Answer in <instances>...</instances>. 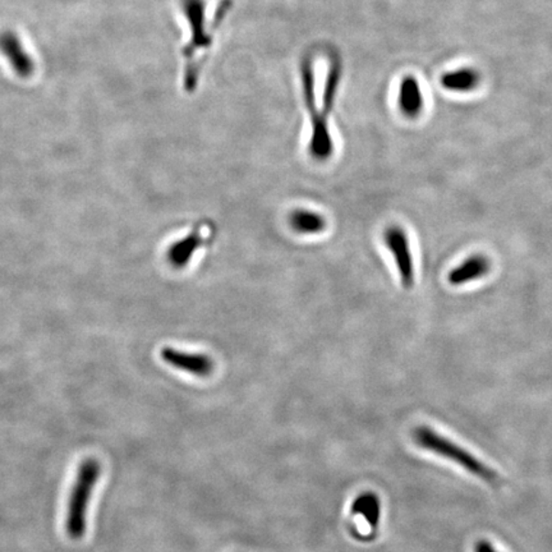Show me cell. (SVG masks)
I'll use <instances>...</instances> for the list:
<instances>
[{"mask_svg": "<svg viewBox=\"0 0 552 552\" xmlns=\"http://www.w3.org/2000/svg\"><path fill=\"white\" fill-rule=\"evenodd\" d=\"M399 107L404 115L419 117L423 108V96L419 82L414 77H406L400 85Z\"/></svg>", "mask_w": 552, "mask_h": 552, "instance_id": "9c48e42d", "label": "cell"}, {"mask_svg": "<svg viewBox=\"0 0 552 552\" xmlns=\"http://www.w3.org/2000/svg\"><path fill=\"white\" fill-rule=\"evenodd\" d=\"M289 221L295 232L300 234H319L326 229V219L323 215L304 208L294 210Z\"/></svg>", "mask_w": 552, "mask_h": 552, "instance_id": "7c38bea8", "label": "cell"}, {"mask_svg": "<svg viewBox=\"0 0 552 552\" xmlns=\"http://www.w3.org/2000/svg\"><path fill=\"white\" fill-rule=\"evenodd\" d=\"M102 473L101 461L95 455H85L73 470L62 512V528L69 541H83L89 534L92 502L101 486Z\"/></svg>", "mask_w": 552, "mask_h": 552, "instance_id": "6da1fadb", "label": "cell"}, {"mask_svg": "<svg viewBox=\"0 0 552 552\" xmlns=\"http://www.w3.org/2000/svg\"><path fill=\"white\" fill-rule=\"evenodd\" d=\"M352 513L355 515L362 516L368 527L377 529L380 525L381 503L377 495L374 493L362 494L356 497L352 505Z\"/></svg>", "mask_w": 552, "mask_h": 552, "instance_id": "30bf717a", "label": "cell"}, {"mask_svg": "<svg viewBox=\"0 0 552 552\" xmlns=\"http://www.w3.org/2000/svg\"><path fill=\"white\" fill-rule=\"evenodd\" d=\"M481 81L480 73L474 69H461L445 73L441 77L442 88L454 92H468L476 89Z\"/></svg>", "mask_w": 552, "mask_h": 552, "instance_id": "8fae6325", "label": "cell"}, {"mask_svg": "<svg viewBox=\"0 0 552 552\" xmlns=\"http://www.w3.org/2000/svg\"><path fill=\"white\" fill-rule=\"evenodd\" d=\"M413 438L416 444L420 446V448L425 449L427 451H431L433 454L439 455V457L448 459L452 463L458 464L459 467L470 472L473 476L483 478V480L489 483H499V476H497L494 470L483 464L480 459L472 455L471 452L452 442L451 440L446 439L445 436L433 431L431 427H416Z\"/></svg>", "mask_w": 552, "mask_h": 552, "instance_id": "7a4b0ae2", "label": "cell"}, {"mask_svg": "<svg viewBox=\"0 0 552 552\" xmlns=\"http://www.w3.org/2000/svg\"><path fill=\"white\" fill-rule=\"evenodd\" d=\"M204 245L200 229H194L182 239L176 240L166 252L169 264L175 269L186 268L198 249Z\"/></svg>", "mask_w": 552, "mask_h": 552, "instance_id": "52a82bcc", "label": "cell"}, {"mask_svg": "<svg viewBox=\"0 0 552 552\" xmlns=\"http://www.w3.org/2000/svg\"><path fill=\"white\" fill-rule=\"evenodd\" d=\"M491 269L490 260L483 255H473L465 260L457 268L449 272L448 281L454 287L477 281L489 274Z\"/></svg>", "mask_w": 552, "mask_h": 552, "instance_id": "ba28073f", "label": "cell"}, {"mask_svg": "<svg viewBox=\"0 0 552 552\" xmlns=\"http://www.w3.org/2000/svg\"><path fill=\"white\" fill-rule=\"evenodd\" d=\"M183 12L187 15L192 28L191 43L185 48V56L188 59V67H191L192 59L197 53L198 48H207L211 41L207 31L204 32V2L202 0H183Z\"/></svg>", "mask_w": 552, "mask_h": 552, "instance_id": "8992f818", "label": "cell"}, {"mask_svg": "<svg viewBox=\"0 0 552 552\" xmlns=\"http://www.w3.org/2000/svg\"><path fill=\"white\" fill-rule=\"evenodd\" d=\"M385 245L390 249L396 261L400 281L406 289H410L414 284V264L409 236L403 228L393 226L387 228L384 233Z\"/></svg>", "mask_w": 552, "mask_h": 552, "instance_id": "3957f363", "label": "cell"}, {"mask_svg": "<svg viewBox=\"0 0 552 552\" xmlns=\"http://www.w3.org/2000/svg\"><path fill=\"white\" fill-rule=\"evenodd\" d=\"M474 552H497L494 545L487 540H480L474 547Z\"/></svg>", "mask_w": 552, "mask_h": 552, "instance_id": "4fadbf2b", "label": "cell"}, {"mask_svg": "<svg viewBox=\"0 0 552 552\" xmlns=\"http://www.w3.org/2000/svg\"><path fill=\"white\" fill-rule=\"evenodd\" d=\"M0 53L19 79L27 80L34 76L37 64L16 32L6 30L0 34Z\"/></svg>", "mask_w": 552, "mask_h": 552, "instance_id": "277c9868", "label": "cell"}, {"mask_svg": "<svg viewBox=\"0 0 552 552\" xmlns=\"http://www.w3.org/2000/svg\"><path fill=\"white\" fill-rule=\"evenodd\" d=\"M160 357L166 365L172 366L179 371L187 372L194 377H210L214 371V362L210 356L202 353L178 351L172 346H164L160 351Z\"/></svg>", "mask_w": 552, "mask_h": 552, "instance_id": "5b68a950", "label": "cell"}]
</instances>
